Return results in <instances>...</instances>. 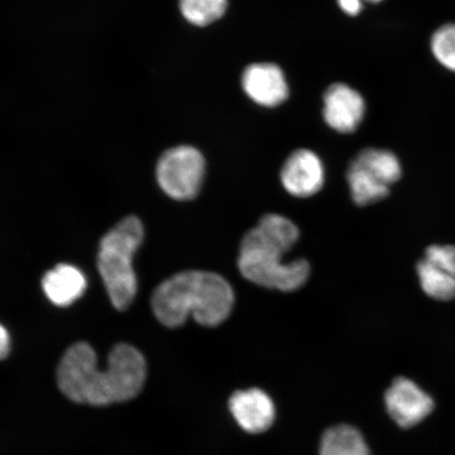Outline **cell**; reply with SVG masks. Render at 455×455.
<instances>
[{"instance_id": "cell-1", "label": "cell", "mask_w": 455, "mask_h": 455, "mask_svg": "<svg viewBox=\"0 0 455 455\" xmlns=\"http://www.w3.org/2000/svg\"><path fill=\"white\" fill-rule=\"evenodd\" d=\"M147 377L144 355L127 344H118L104 370L89 344L81 341L66 351L57 369V383L69 400L93 406L131 400L140 394Z\"/></svg>"}, {"instance_id": "cell-2", "label": "cell", "mask_w": 455, "mask_h": 455, "mask_svg": "<svg viewBox=\"0 0 455 455\" xmlns=\"http://www.w3.org/2000/svg\"><path fill=\"white\" fill-rule=\"evenodd\" d=\"M300 232L291 220L276 213L266 214L242 238L237 267L247 281L259 287L294 292L311 275L308 260L284 261L283 256L299 242Z\"/></svg>"}, {"instance_id": "cell-3", "label": "cell", "mask_w": 455, "mask_h": 455, "mask_svg": "<svg viewBox=\"0 0 455 455\" xmlns=\"http://www.w3.org/2000/svg\"><path fill=\"white\" fill-rule=\"evenodd\" d=\"M235 293L219 273L188 270L164 281L153 292L151 306L164 327L183 326L192 316L199 325L214 328L230 317Z\"/></svg>"}, {"instance_id": "cell-4", "label": "cell", "mask_w": 455, "mask_h": 455, "mask_svg": "<svg viewBox=\"0 0 455 455\" xmlns=\"http://www.w3.org/2000/svg\"><path fill=\"white\" fill-rule=\"evenodd\" d=\"M144 226L136 216H128L102 237L98 267L112 305L126 310L138 292L132 260L144 240Z\"/></svg>"}, {"instance_id": "cell-5", "label": "cell", "mask_w": 455, "mask_h": 455, "mask_svg": "<svg viewBox=\"0 0 455 455\" xmlns=\"http://www.w3.org/2000/svg\"><path fill=\"white\" fill-rule=\"evenodd\" d=\"M206 162L201 152L190 146L172 148L157 163L159 187L175 201H191L201 192Z\"/></svg>"}, {"instance_id": "cell-6", "label": "cell", "mask_w": 455, "mask_h": 455, "mask_svg": "<svg viewBox=\"0 0 455 455\" xmlns=\"http://www.w3.org/2000/svg\"><path fill=\"white\" fill-rule=\"evenodd\" d=\"M387 411L402 428L419 424L434 411L435 402L413 380L397 378L386 391Z\"/></svg>"}, {"instance_id": "cell-7", "label": "cell", "mask_w": 455, "mask_h": 455, "mask_svg": "<svg viewBox=\"0 0 455 455\" xmlns=\"http://www.w3.org/2000/svg\"><path fill=\"white\" fill-rule=\"evenodd\" d=\"M281 181L290 196L311 197L317 195L325 184V168L315 152L297 150L283 164Z\"/></svg>"}, {"instance_id": "cell-8", "label": "cell", "mask_w": 455, "mask_h": 455, "mask_svg": "<svg viewBox=\"0 0 455 455\" xmlns=\"http://www.w3.org/2000/svg\"><path fill=\"white\" fill-rule=\"evenodd\" d=\"M366 106L363 96L345 84H333L323 94V116L339 133L355 132L363 122Z\"/></svg>"}, {"instance_id": "cell-9", "label": "cell", "mask_w": 455, "mask_h": 455, "mask_svg": "<svg viewBox=\"0 0 455 455\" xmlns=\"http://www.w3.org/2000/svg\"><path fill=\"white\" fill-rule=\"evenodd\" d=\"M242 84L249 98L263 107H277L288 99L286 78L281 68L270 62L247 67Z\"/></svg>"}, {"instance_id": "cell-10", "label": "cell", "mask_w": 455, "mask_h": 455, "mask_svg": "<svg viewBox=\"0 0 455 455\" xmlns=\"http://www.w3.org/2000/svg\"><path fill=\"white\" fill-rule=\"evenodd\" d=\"M229 407L238 425L250 434L268 430L275 422V403L263 390L237 391L231 396Z\"/></svg>"}, {"instance_id": "cell-11", "label": "cell", "mask_w": 455, "mask_h": 455, "mask_svg": "<svg viewBox=\"0 0 455 455\" xmlns=\"http://www.w3.org/2000/svg\"><path fill=\"white\" fill-rule=\"evenodd\" d=\"M87 288L84 273L76 267L60 264L45 273L43 289L47 298L59 307H68L76 301Z\"/></svg>"}, {"instance_id": "cell-12", "label": "cell", "mask_w": 455, "mask_h": 455, "mask_svg": "<svg viewBox=\"0 0 455 455\" xmlns=\"http://www.w3.org/2000/svg\"><path fill=\"white\" fill-rule=\"evenodd\" d=\"M352 201L357 206L366 207L384 201L390 195V187L380 183L365 169L351 162L346 174Z\"/></svg>"}, {"instance_id": "cell-13", "label": "cell", "mask_w": 455, "mask_h": 455, "mask_svg": "<svg viewBox=\"0 0 455 455\" xmlns=\"http://www.w3.org/2000/svg\"><path fill=\"white\" fill-rule=\"evenodd\" d=\"M352 162L388 187L395 184L402 178L401 163L396 156L388 150L369 148L358 153Z\"/></svg>"}, {"instance_id": "cell-14", "label": "cell", "mask_w": 455, "mask_h": 455, "mask_svg": "<svg viewBox=\"0 0 455 455\" xmlns=\"http://www.w3.org/2000/svg\"><path fill=\"white\" fill-rule=\"evenodd\" d=\"M321 455H370L363 435L354 427L339 425L323 435Z\"/></svg>"}, {"instance_id": "cell-15", "label": "cell", "mask_w": 455, "mask_h": 455, "mask_svg": "<svg viewBox=\"0 0 455 455\" xmlns=\"http://www.w3.org/2000/svg\"><path fill=\"white\" fill-rule=\"evenodd\" d=\"M417 273L420 288L429 298L439 301H451L455 299V277L425 259L419 260Z\"/></svg>"}, {"instance_id": "cell-16", "label": "cell", "mask_w": 455, "mask_h": 455, "mask_svg": "<svg viewBox=\"0 0 455 455\" xmlns=\"http://www.w3.org/2000/svg\"><path fill=\"white\" fill-rule=\"evenodd\" d=\"M227 0H180L181 14L190 24L204 27L219 20L226 12Z\"/></svg>"}, {"instance_id": "cell-17", "label": "cell", "mask_w": 455, "mask_h": 455, "mask_svg": "<svg viewBox=\"0 0 455 455\" xmlns=\"http://www.w3.org/2000/svg\"><path fill=\"white\" fill-rule=\"evenodd\" d=\"M432 53L437 61L455 72V25H445L431 38Z\"/></svg>"}, {"instance_id": "cell-18", "label": "cell", "mask_w": 455, "mask_h": 455, "mask_svg": "<svg viewBox=\"0 0 455 455\" xmlns=\"http://www.w3.org/2000/svg\"><path fill=\"white\" fill-rule=\"evenodd\" d=\"M424 259L455 277V246L453 244H430L425 250Z\"/></svg>"}, {"instance_id": "cell-19", "label": "cell", "mask_w": 455, "mask_h": 455, "mask_svg": "<svg viewBox=\"0 0 455 455\" xmlns=\"http://www.w3.org/2000/svg\"><path fill=\"white\" fill-rule=\"evenodd\" d=\"M338 3L340 9L350 16H356L363 8L362 0H338Z\"/></svg>"}, {"instance_id": "cell-20", "label": "cell", "mask_w": 455, "mask_h": 455, "mask_svg": "<svg viewBox=\"0 0 455 455\" xmlns=\"http://www.w3.org/2000/svg\"><path fill=\"white\" fill-rule=\"evenodd\" d=\"M11 349V338L8 330L0 323V360L7 357Z\"/></svg>"}, {"instance_id": "cell-21", "label": "cell", "mask_w": 455, "mask_h": 455, "mask_svg": "<svg viewBox=\"0 0 455 455\" xmlns=\"http://www.w3.org/2000/svg\"><path fill=\"white\" fill-rule=\"evenodd\" d=\"M362 2H367V3L378 4V3H379V2H382V0H362Z\"/></svg>"}]
</instances>
